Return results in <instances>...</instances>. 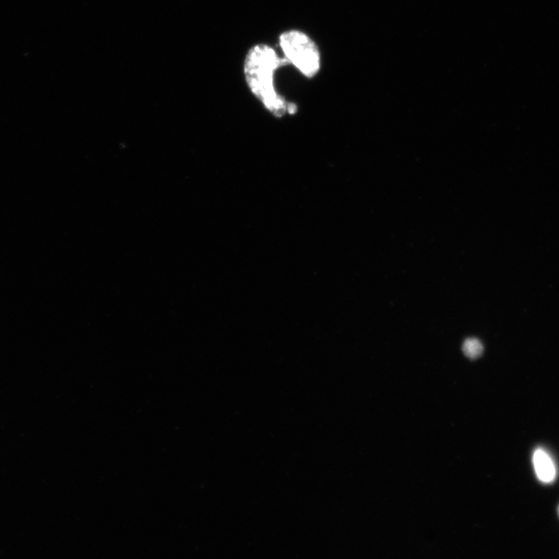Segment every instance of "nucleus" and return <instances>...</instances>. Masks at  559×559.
<instances>
[{"label": "nucleus", "mask_w": 559, "mask_h": 559, "mask_svg": "<svg viewBox=\"0 0 559 559\" xmlns=\"http://www.w3.org/2000/svg\"><path fill=\"white\" fill-rule=\"evenodd\" d=\"M288 64L284 57L270 45L259 43L252 46L245 57L244 77L254 98L277 119L298 112V105L282 96L276 86V73Z\"/></svg>", "instance_id": "1"}, {"label": "nucleus", "mask_w": 559, "mask_h": 559, "mask_svg": "<svg viewBox=\"0 0 559 559\" xmlns=\"http://www.w3.org/2000/svg\"><path fill=\"white\" fill-rule=\"evenodd\" d=\"M279 46L288 64L307 78L320 70V52L315 42L305 33L291 29L279 36Z\"/></svg>", "instance_id": "2"}, {"label": "nucleus", "mask_w": 559, "mask_h": 559, "mask_svg": "<svg viewBox=\"0 0 559 559\" xmlns=\"http://www.w3.org/2000/svg\"><path fill=\"white\" fill-rule=\"evenodd\" d=\"M533 464L538 480L545 484H553L557 478V467L551 455L543 448H537L533 454Z\"/></svg>", "instance_id": "3"}, {"label": "nucleus", "mask_w": 559, "mask_h": 559, "mask_svg": "<svg viewBox=\"0 0 559 559\" xmlns=\"http://www.w3.org/2000/svg\"><path fill=\"white\" fill-rule=\"evenodd\" d=\"M484 346L482 342L475 338L467 339L463 344V352L469 359H478L482 356Z\"/></svg>", "instance_id": "4"}, {"label": "nucleus", "mask_w": 559, "mask_h": 559, "mask_svg": "<svg viewBox=\"0 0 559 559\" xmlns=\"http://www.w3.org/2000/svg\"><path fill=\"white\" fill-rule=\"evenodd\" d=\"M557 515H558V518H559V505L557 507Z\"/></svg>", "instance_id": "5"}]
</instances>
